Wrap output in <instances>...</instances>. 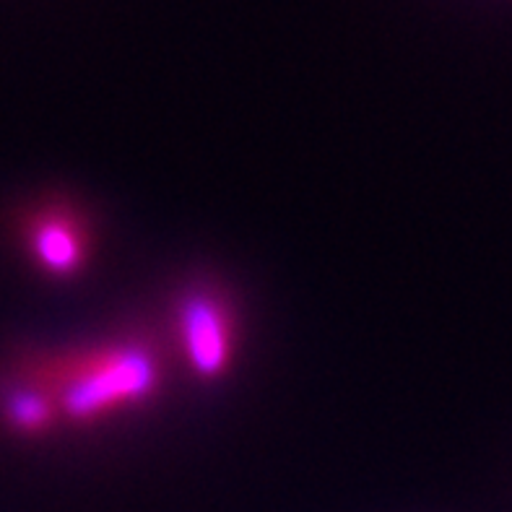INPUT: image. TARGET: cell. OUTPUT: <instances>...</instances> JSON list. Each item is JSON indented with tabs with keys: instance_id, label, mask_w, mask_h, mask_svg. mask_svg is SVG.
<instances>
[{
	"instance_id": "6da1fadb",
	"label": "cell",
	"mask_w": 512,
	"mask_h": 512,
	"mask_svg": "<svg viewBox=\"0 0 512 512\" xmlns=\"http://www.w3.org/2000/svg\"><path fill=\"white\" fill-rule=\"evenodd\" d=\"M29 362L55 398L60 422L71 424H91L141 406L162 383L159 359L138 341Z\"/></svg>"
},
{
	"instance_id": "7a4b0ae2",
	"label": "cell",
	"mask_w": 512,
	"mask_h": 512,
	"mask_svg": "<svg viewBox=\"0 0 512 512\" xmlns=\"http://www.w3.org/2000/svg\"><path fill=\"white\" fill-rule=\"evenodd\" d=\"M177 336L190 370L214 380L224 375L234 351V320L224 297L211 289H193L177 305Z\"/></svg>"
},
{
	"instance_id": "3957f363",
	"label": "cell",
	"mask_w": 512,
	"mask_h": 512,
	"mask_svg": "<svg viewBox=\"0 0 512 512\" xmlns=\"http://www.w3.org/2000/svg\"><path fill=\"white\" fill-rule=\"evenodd\" d=\"M19 237L29 260L47 276L71 279L84 266V224L63 203H45L26 211L19 221Z\"/></svg>"
},
{
	"instance_id": "277c9868",
	"label": "cell",
	"mask_w": 512,
	"mask_h": 512,
	"mask_svg": "<svg viewBox=\"0 0 512 512\" xmlns=\"http://www.w3.org/2000/svg\"><path fill=\"white\" fill-rule=\"evenodd\" d=\"M60 422L55 398L32 362L13 364L0 375V424L19 437H39Z\"/></svg>"
}]
</instances>
